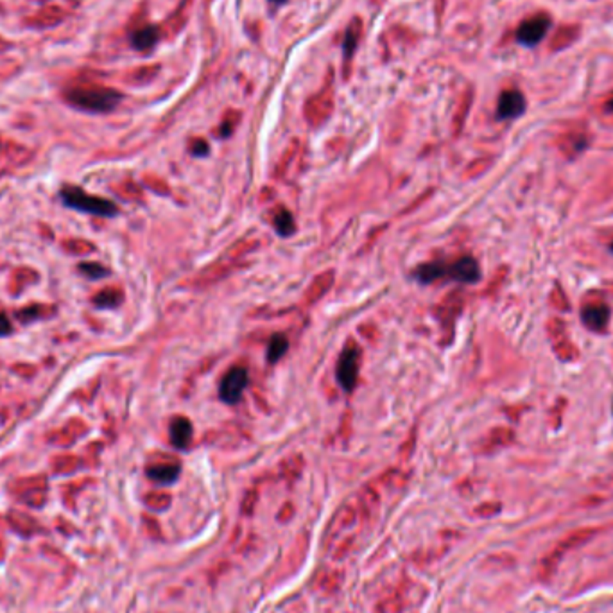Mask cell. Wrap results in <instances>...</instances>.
<instances>
[{"label": "cell", "instance_id": "obj_1", "mask_svg": "<svg viewBox=\"0 0 613 613\" xmlns=\"http://www.w3.org/2000/svg\"><path fill=\"white\" fill-rule=\"evenodd\" d=\"M65 97H67L68 104H72L77 110L90 111V113H108V111L115 110L119 102L122 101V95L117 90L97 85L74 86V88L67 90Z\"/></svg>", "mask_w": 613, "mask_h": 613}, {"label": "cell", "instance_id": "obj_2", "mask_svg": "<svg viewBox=\"0 0 613 613\" xmlns=\"http://www.w3.org/2000/svg\"><path fill=\"white\" fill-rule=\"evenodd\" d=\"M60 197L65 206L79 212L90 213V215H99V218H113L119 213L115 203L104 199V197L92 196L88 192L81 190L77 187H65L61 188Z\"/></svg>", "mask_w": 613, "mask_h": 613}, {"label": "cell", "instance_id": "obj_3", "mask_svg": "<svg viewBox=\"0 0 613 613\" xmlns=\"http://www.w3.org/2000/svg\"><path fill=\"white\" fill-rule=\"evenodd\" d=\"M596 534H597V528H579L575 529V531L569 532V534H566L563 540H559L558 545H556V547H554V549L541 559L540 571H538L540 572V578L541 579L549 578V575L554 572V569H556V565H558L559 559H562L563 554L575 549L579 545L587 543V541L592 540Z\"/></svg>", "mask_w": 613, "mask_h": 613}, {"label": "cell", "instance_id": "obj_4", "mask_svg": "<svg viewBox=\"0 0 613 613\" xmlns=\"http://www.w3.org/2000/svg\"><path fill=\"white\" fill-rule=\"evenodd\" d=\"M359 362H361V346L354 339H350L345 345L337 361V380L341 388L352 393L357 386L359 379Z\"/></svg>", "mask_w": 613, "mask_h": 613}, {"label": "cell", "instance_id": "obj_5", "mask_svg": "<svg viewBox=\"0 0 613 613\" xmlns=\"http://www.w3.org/2000/svg\"><path fill=\"white\" fill-rule=\"evenodd\" d=\"M247 382H250V375H247L246 368H231L219 384L221 400L226 402V404H237L240 400V396H243L244 389L247 388Z\"/></svg>", "mask_w": 613, "mask_h": 613}, {"label": "cell", "instance_id": "obj_6", "mask_svg": "<svg viewBox=\"0 0 613 613\" xmlns=\"http://www.w3.org/2000/svg\"><path fill=\"white\" fill-rule=\"evenodd\" d=\"M549 27H550L549 15L538 13L520 24V27L516 29V40H518L522 45H528V47L538 45V43L543 40L545 34H547Z\"/></svg>", "mask_w": 613, "mask_h": 613}, {"label": "cell", "instance_id": "obj_7", "mask_svg": "<svg viewBox=\"0 0 613 613\" xmlns=\"http://www.w3.org/2000/svg\"><path fill=\"white\" fill-rule=\"evenodd\" d=\"M610 316H612V311H610L608 303L600 302V300H597V302H585L583 306H581V321L592 332H606V328H608L610 323Z\"/></svg>", "mask_w": 613, "mask_h": 613}, {"label": "cell", "instance_id": "obj_8", "mask_svg": "<svg viewBox=\"0 0 613 613\" xmlns=\"http://www.w3.org/2000/svg\"><path fill=\"white\" fill-rule=\"evenodd\" d=\"M463 306H464V294L463 291L456 289L452 291L447 298L439 303L438 309H436V314H438L439 321H441V327L445 328V332L447 334H452V327L456 323L457 316H459L461 311H463Z\"/></svg>", "mask_w": 613, "mask_h": 613}, {"label": "cell", "instance_id": "obj_9", "mask_svg": "<svg viewBox=\"0 0 613 613\" xmlns=\"http://www.w3.org/2000/svg\"><path fill=\"white\" fill-rule=\"evenodd\" d=\"M525 111V97L518 90H506L500 94L497 104L498 119H516Z\"/></svg>", "mask_w": 613, "mask_h": 613}, {"label": "cell", "instance_id": "obj_10", "mask_svg": "<svg viewBox=\"0 0 613 613\" xmlns=\"http://www.w3.org/2000/svg\"><path fill=\"white\" fill-rule=\"evenodd\" d=\"M448 277L463 284H475L481 280V269L473 256H463L448 268Z\"/></svg>", "mask_w": 613, "mask_h": 613}, {"label": "cell", "instance_id": "obj_11", "mask_svg": "<svg viewBox=\"0 0 613 613\" xmlns=\"http://www.w3.org/2000/svg\"><path fill=\"white\" fill-rule=\"evenodd\" d=\"M192 432H194V427H192L190 420L185 416H176L172 418L169 427L170 434V443L172 447L178 448V450H187L188 445L192 441Z\"/></svg>", "mask_w": 613, "mask_h": 613}, {"label": "cell", "instance_id": "obj_12", "mask_svg": "<svg viewBox=\"0 0 613 613\" xmlns=\"http://www.w3.org/2000/svg\"><path fill=\"white\" fill-rule=\"evenodd\" d=\"M334 281H336V272H334L332 269L320 272V275H318V277L311 281V286L306 287V291H305L306 305H314L316 302H320L325 294L332 289Z\"/></svg>", "mask_w": 613, "mask_h": 613}, {"label": "cell", "instance_id": "obj_13", "mask_svg": "<svg viewBox=\"0 0 613 613\" xmlns=\"http://www.w3.org/2000/svg\"><path fill=\"white\" fill-rule=\"evenodd\" d=\"M588 144H590V135L585 131L565 133L563 136H559L558 140L559 151H562L566 158H575L578 154H581L585 149H587Z\"/></svg>", "mask_w": 613, "mask_h": 613}, {"label": "cell", "instance_id": "obj_14", "mask_svg": "<svg viewBox=\"0 0 613 613\" xmlns=\"http://www.w3.org/2000/svg\"><path fill=\"white\" fill-rule=\"evenodd\" d=\"M179 463H160L147 468V477L160 484H172L179 475Z\"/></svg>", "mask_w": 613, "mask_h": 613}, {"label": "cell", "instance_id": "obj_15", "mask_svg": "<svg viewBox=\"0 0 613 613\" xmlns=\"http://www.w3.org/2000/svg\"><path fill=\"white\" fill-rule=\"evenodd\" d=\"M579 26H562L554 33L550 40V51H563V49L571 47L572 43L579 38Z\"/></svg>", "mask_w": 613, "mask_h": 613}, {"label": "cell", "instance_id": "obj_16", "mask_svg": "<svg viewBox=\"0 0 613 613\" xmlns=\"http://www.w3.org/2000/svg\"><path fill=\"white\" fill-rule=\"evenodd\" d=\"M447 272L448 269L439 262H429V264H423L416 269V278L422 284H432V281L445 277Z\"/></svg>", "mask_w": 613, "mask_h": 613}, {"label": "cell", "instance_id": "obj_17", "mask_svg": "<svg viewBox=\"0 0 613 613\" xmlns=\"http://www.w3.org/2000/svg\"><path fill=\"white\" fill-rule=\"evenodd\" d=\"M158 42V29L153 26H147L144 29H138L131 36L133 47L138 49V51H147V49L154 47V43Z\"/></svg>", "mask_w": 613, "mask_h": 613}, {"label": "cell", "instance_id": "obj_18", "mask_svg": "<svg viewBox=\"0 0 613 613\" xmlns=\"http://www.w3.org/2000/svg\"><path fill=\"white\" fill-rule=\"evenodd\" d=\"M330 110H332V102L330 101L320 102V97H316L314 101L309 102V106L305 108V115L312 124H320L330 115Z\"/></svg>", "mask_w": 613, "mask_h": 613}, {"label": "cell", "instance_id": "obj_19", "mask_svg": "<svg viewBox=\"0 0 613 613\" xmlns=\"http://www.w3.org/2000/svg\"><path fill=\"white\" fill-rule=\"evenodd\" d=\"M287 350H289V341H287L286 336H281V334H275L269 341V346H268V361L271 362H278L284 355L287 354Z\"/></svg>", "mask_w": 613, "mask_h": 613}, {"label": "cell", "instance_id": "obj_20", "mask_svg": "<svg viewBox=\"0 0 613 613\" xmlns=\"http://www.w3.org/2000/svg\"><path fill=\"white\" fill-rule=\"evenodd\" d=\"M272 224H275V230L281 235V237H289L296 230V224H294V218L291 215L289 210L280 209L272 219Z\"/></svg>", "mask_w": 613, "mask_h": 613}, {"label": "cell", "instance_id": "obj_21", "mask_svg": "<svg viewBox=\"0 0 613 613\" xmlns=\"http://www.w3.org/2000/svg\"><path fill=\"white\" fill-rule=\"evenodd\" d=\"M124 296L122 291L119 289H104L94 298V303L97 309H115L122 303Z\"/></svg>", "mask_w": 613, "mask_h": 613}, {"label": "cell", "instance_id": "obj_22", "mask_svg": "<svg viewBox=\"0 0 613 613\" xmlns=\"http://www.w3.org/2000/svg\"><path fill=\"white\" fill-rule=\"evenodd\" d=\"M553 348H554V354H556V357H558L559 361L571 362V361H575V359L579 357L578 346H575L574 343L569 339V337L563 341H559V343H556V345H553Z\"/></svg>", "mask_w": 613, "mask_h": 613}, {"label": "cell", "instance_id": "obj_23", "mask_svg": "<svg viewBox=\"0 0 613 613\" xmlns=\"http://www.w3.org/2000/svg\"><path fill=\"white\" fill-rule=\"evenodd\" d=\"M547 336H549V339L553 345H556V343H559V341L566 339L565 321L559 320V318H550L549 323H547Z\"/></svg>", "mask_w": 613, "mask_h": 613}, {"label": "cell", "instance_id": "obj_24", "mask_svg": "<svg viewBox=\"0 0 613 613\" xmlns=\"http://www.w3.org/2000/svg\"><path fill=\"white\" fill-rule=\"evenodd\" d=\"M79 271L85 272L90 280H99V278H104L110 275V269H106L102 264H97V262H81Z\"/></svg>", "mask_w": 613, "mask_h": 613}, {"label": "cell", "instance_id": "obj_25", "mask_svg": "<svg viewBox=\"0 0 613 613\" xmlns=\"http://www.w3.org/2000/svg\"><path fill=\"white\" fill-rule=\"evenodd\" d=\"M549 302H550V305H553V309H558V311H562V312H566L569 309H571V302H569L565 291H563V287L559 286V284H556V286H554L553 293H550Z\"/></svg>", "mask_w": 613, "mask_h": 613}, {"label": "cell", "instance_id": "obj_26", "mask_svg": "<svg viewBox=\"0 0 613 613\" xmlns=\"http://www.w3.org/2000/svg\"><path fill=\"white\" fill-rule=\"evenodd\" d=\"M359 34H361V27H359V20H355L352 26H350L348 33H346V40H345V58H352L355 51V45H357V40H359Z\"/></svg>", "mask_w": 613, "mask_h": 613}, {"label": "cell", "instance_id": "obj_27", "mask_svg": "<svg viewBox=\"0 0 613 613\" xmlns=\"http://www.w3.org/2000/svg\"><path fill=\"white\" fill-rule=\"evenodd\" d=\"M490 167H491V158H479V160H475V162H472L468 167H466L464 176L468 179L479 178V176L484 174Z\"/></svg>", "mask_w": 613, "mask_h": 613}, {"label": "cell", "instance_id": "obj_28", "mask_svg": "<svg viewBox=\"0 0 613 613\" xmlns=\"http://www.w3.org/2000/svg\"><path fill=\"white\" fill-rule=\"evenodd\" d=\"M490 439L495 443V445L504 447V445L513 443V439H515V432L511 429H507V427H497V429H493L490 432Z\"/></svg>", "mask_w": 613, "mask_h": 613}, {"label": "cell", "instance_id": "obj_29", "mask_svg": "<svg viewBox=\"0 0 613 613\" xmlns=\"http://www.w3.org/2000/svg\"><path fill=\"white\" fill-rule=\"evenodd\" d=\"M190 153L194 156H204V154H209V144L201 138H196L190 142Z\"/></svg>", "mask_w": 613, "mask_h": 613}, {"label": "cell", "instance_id": "obj_30", "mask_svg": "<svg viewBox=\"0 0 613 613\" xmlns=\"http://www.w3.org/2000/svg\"><path fill=\"white\" fill-rule=\"evenodd\" d=\"M11 332V321L8 320V316L0 314V336H8Z\"/></svg>", "mask_w": 613, "mask_h": 613}, {"label": "cell", "instance_id": "obj_31", "mask_svg": "<svg viewBox=\"0 0 613 613\" xmlns=\"http://www.w3.org/2000/svg\"><path fill=\"white\" fill-rule=\"evenodd\" d=\"M606 110H610V111H613V97L610 99L608 102H606Z\"/></svg>", "mask_w": 613, "mask_h": 613}, {"label": "cell", "instance_id": "obj_32", "mask_svg": "<svg viewBox=\"0 0 613 613\" xmlns=\"http://www.w3.org/2000/svg\"><path fill=\"white\" fill-rule=\"evenodd\" d=\"M272 2H278V4H281V2H284V0H272Z\"/></svg>", "mask_w": 613, "mask_h": 613}, {"label": "cell", "instance_id": "obj_33", "mask_svg": "<svg viewBox=\"0 0 613 613\" xmlns=\"http://www.w3.org/2000/svg\"><path fill=\"white\" fill-rule=\"evenodd\" d=\"M610 250H612V252H613V244H612V246H610Z\"/></svg>", "mask_w": 613, "mask_h": 613}]
</instances>
